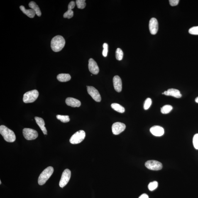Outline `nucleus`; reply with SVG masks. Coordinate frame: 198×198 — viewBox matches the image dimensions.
Wrapping results in <instances>:
<instances>
[{
	"mask_svg": "<svg viewBox=\"0 0 198 198\" xmlns=\"http://www.w3.org/2000/svg\"><path fill=\"white\" fill-rule=\"evenodd\" d=\"M103 50L102 51V55L103 56L106 57L107 56L108 52V45L106 43H104L103 45Z\"/></svg>",
	"mask_w": 198,
	"mask_h": 198,
	"instance_id": "nucleus-31",
	"label": "nucleus"
},
{
	"mask_svg": "<svg viewBox=\"0 0 198 198\" xmlns=\"http://www.w3.org/2000/svg\"><path fill=\"white\" fill-rule=\"evenodd\" d=\"M123 57V52L121 49L118 48L116 52V58L117 60L121 61L122 60Z\"/></svg>",
	"mask_w": 198,
	"mask_h": 198,
	"instance_id": "nucleus-24",
	"label": "nucleus"
},
{
	"mask_svg": "<svg viewBox=\"0 0 198 198\" xmlns=\"http://www.w3.org/2000/svg\"><path fill=\"white\" fill-rule=\"evenodd\" d=\"M71 177V171L68 169H65L62 174L60 179L59 186L63 188L67 185L70 180Z\"/></svg>",
	"mask_w": 198,
	"mask_h": 198,
	"instance_id": "nucleus-8",
	"label": "nucleus"
},
{
	"mask_svg": "<svg viewBox=\"0 0 198 198\" xmlns=\"http://www.w3.org/2000/svg\"><path fill=\"white\" fill-rule=\"evenodd\" d=\"M74 16V11L72 10H68L67 12L64 13V17L70 19Z\"/></svg>",
	"mask_w": 198,
	"mask_h": 198,
	"instance_id": "nucleus-28",
	"label": "nucleus"
},
{
	"mask_svg": "<svg viewBox=\"0 0 198 198\" xmlns=\"http://www.w3.org/2000/svg\"><path fill=\"white\" fill-rule=\"evenodd\" d=\"M145 166L150 170L158 171L162 168V164L157 161L154 160H148L145 163Z\"/></svg>",
	"mask_w": 198,
	"mask_h": 198,
	"instance_id": "nucleus-7",
	"label": "nucleus"
},
{
	"mask_svg": "<svg viewBox=\"0 0 198 198\" xmlns=\"http://www.w3.org/2000/svg\"><path fill=\"white\" fill-rule=\"evenodd\" d=\"M126 126L124 123L121 122H116L112 125V133L114 135L119 134L126 129Z\"/></svg>",
	"mask_w": 198,
	"mask_h": 198,
	"instance_id": "nucleus-10",
	"label": "nucleus"
},
{
	"mask_svg": "<svg viewBox=\"0 0 198 198\" xmlns=\"http://www.w3.org/2000/svg\"><path fill=\"white\" fill-rule=\"evenodd\" d=\"M158 22L156 18H152L149 23V29L151 34H156L158 30Z\"/></svg>",
	"mask_w": 198,
	"mask_h": 198,
	"instance_id": "nucleus-11",
	"label": "nucleus"
},
{
	"mask_svg": "<svg viewBox=\"0 0 198 198\" xmlns=\"http://www.w3.org/2000/svg\"><path fill=\"white\" fill-rule=\"evenodd\" d=\"M179 1V0H170L169 1V3L171 6H175L178 5Z\"/></svg>",
	"mask_w": 198,
	"mask_h": 198,
	"instance_id": "nucleus-32",
	"label": "nucleus"
},
{
	"mask_svg": "<svg viewBox=\"0 0 198 198\" xmlns=\"http://www.w3.org/2000/svg\"><path fill=\"white\" fill-rule=\"evenodd\" d=\"M150 131L154 136L160 137L165 133V130L162 127L159 126H153L150 128Z\"/></svg>",
	"mask_w": 198,
	"mask_h": 198,
	"instance_id": "nucleus-13",
	"label": "nucleus"
},
{
	"mask_svg": "<svg viewBox=\"0 0 198 198\" xmlns=\"http://www.w3.org/2000/svg\"><path fill=\"white\" fill-rule=\"evenodd\" d=\"M20 8L21 11L24 14H26L27 16L29 17L30 18H33L34 17L36 13L33 9H26L25 7L23 6H20Z\"/></svg>",
	"mask_w": 198,
	"mask_h": 198,
	"instance_id": "nucleus-18",
	"label": "nucleus"
},
{
	"mask_svg": "<svg viewBox=\"0 0 198 198\" xmlns=\"http://www.w3.org/2000/svg\"><path fill=\"white\" fill-rule=\"evenodd\" d=\"M65 41L63 37L60 35L54 37L51 42V47L54 52H60L65 46Z\"/></svg>",
	"mask_w": 198,
	"mask_h": 198,
	"instance_id": "nucleus-1",
	"label": "nucleus"
},
{
	"mask_svg": "<svg viewBox=\"0 0 198 198\" xmlns=\"http://www.w3.org/2000/svg\"><path fill=\"white\" fill-rule=\"evenodd\" d=\"M35 121H36V123L40 127V129L42 130V132L43 133L44 135L47 134V130L46 128L45 127V122L43 118L38 117H35Z\"/></svg>",
	"mask_w": 198,
	"mask_h": 198,
	"instance_id": "nucleus-17",
	"label": "nucleus"
},
{
	"mask_svg": "<svg viewBox=\"0 0 198 198\" xmlns=\"http://www.w3.org/2000/svg\"><path fill=\"white\" fill-rule=\"evenodd\" d=\"M53 172V167L51 166L47 167L44 170L39 176L38 180V184L40 185H43L45 184L52 176Z\"/></svg>",
	"mask_w": 198,
	"mask_h": 198,
	"instance_id": "nucleus-3",
	"label": "nucleus"
},
{
	"mask_svg": "<svg viewBox=\"0 0 198 198\" xmlns=\"http://www.w3.org/2000/svg\"><path fill=\"white\" fill-rule=\"evenodd\" d=\"M193 143L194 148L198 150V134L194 135L193 138Z\"/></svg>",
	"mask_w": 198,
	"mask_h": 198,
	"instance_id": "nucleus-29",
	"label": "nucleus"
},
{
	"mask_svg": "<svg viewBox=\"0 0 198 198\" xmlns=\"http://www.w3.org/2000/svg\"><path fill=\"white\" fill-rule=\"evenodd\" d=\"M57 79L61 82H67L71 80V77L69 74H61L57 75Z\"/></svg>",
	"mask_w": 198,
	"mask_h": 198,
	"instance_id": "nucleus-20",
	"label": "nucleus"
},
{
	"mask_svg": "<svg viewBox=\"0 0 198 198\" xmlns=\"http://www.w3.org/2000/svg\"><path fill=\"white\" fill-rule=\"evenodd\" d=\"M113 84L115 90L118 93L121 92L122 89V83L119 76H115L113 78Z\"/></svg>",
	"mask_w": 198,
	"mask_h": 198,
	"instance_id": "nucleus-14",
	"label": "nucleus"
},
{
	"mask_svg": "<svg viewBox=\"0 0 198 198\" xmlns=\"http://www.w3.org/2000/svg\"><path fill=\"white\" fill-rule=\"evenodd\" d=\"M195 101L196 102L198 103V97L196 98L195 99Z\"/></svg>",
	"mask_w": 198,
	"mask_h": 198,
	"instance_id": "nucleus-35",
	"label": "nucleus"
},
{
	"mask_svg": "<svg viewBox=\"0 0 198 198\" xmlns=\"http://www.w3.org/2000/svg\"><path fill=\"white\" fill-rule=\"evenodd\" d=\"M173 109V107L170 105H166L164 106L161 108V112L162 114H166L170 113L172 110Z\"/></svg>",
	"mask_w": 198,
	"mask_h": 198,
	"instance_id": "nucleus-22",
	"label": "nucleus"
},
{
	"mask_svg": "<svg viewBox=\"0 0 198 198\" xmlns=\"http://www.w3.org/2000/svg\"><path fill=\"white\" fill-rule=\"evenodd\" d=\"M85 137V132L83 130H80L72 135L69 141L73 144H77L81 143L84 139Z\"/></svg>",
	"mask_w": 198,
	"mask_h": 198,
	"instance_id": "nucleus-5",
	"label": "nucleus"
},
{
	"mask_svg": "<svg viewBox=\"0 0 198 198\" xmlns=\"http://www.w3.org/2000/svg\"><path fill=\"white\" fill-rule=\"evenodd\" d=\"M111 107L118 112L123 113L124 112L125 109L123 106L117 103H113L111 104Z\"/></svg>",
	"mask_w": 198,
	"mask_h": 198,
	"instance_id": "nucleus-21",
	"label": "nucleus"
},
{
	"mask_svg": "<svg viewBox=\"0 0 198 198\" xmlns=\"http://www.w3.org/2000/svg\"><path fill=\"white\" fill-rule=\"evenodd\" d=\"M85 0H77L76 3L77 5V8L79 9H83L86 6Z\"/></svg>",
	"mask_w": 198,
	"mask_h": 198,
	"instance_id": "nucleus-25",
	"label": "nucleus"
},
{
	"mask_svg": "<svg viewBox=\"0 0 198 198\" xmlns=\"http://www.w3.org/2000/svg\"><path fill=\"white\" fill-rule=\"evenodd\" d=\"M0 133L4 140L8 143H13L16 140L14 132L4 125L0 126Z\"/></svg>",
	"mask_w": 198,
	"mask_h": 198,
	"instance_id": "nucleus-2",
	"label": "nucleus"
},
{
	"mask_svg": "<svg viewBox=\"0 0 198 198\" xmlns=\"http://www.w3.org/2000/svg\"><path fill=\"white\" fill-rule=\"evenodd\" d=\"M158 183L157 181L152 182L149 184L148 187L149 190L152 191L155 190L158 187Z\"/></svg>",
	"mask_w": 198,
	"mask_h": 198,
	"instance_id": "nucleus-26",
	"label": "nucleus"
},
{
	"mask_svg": "<svg viewBox=\"0 0 198 198\" xmlns=\"http://www.w3.org/2000/svg\"><path fill=\"white\" fill-rule=\"evenodd\" d=\"M164 94L167 96H171L177 98H180L182 97V94L178 90L174 89H169L167 91H165Z\"/></svg>",
	"mask_w": 198,
	"mask_h": 198,
	"instance_id": "nucleus-16",
	"label": "nucleus"
},
{
	"mask_svg": "<svg viewBox=\"0 0 198 198\" xmlns=\"http://www.w3.org/2000/svg\"><path fill=\"white\" fill-rule=\"evenodd\" d=\"M57 118L63 123L68 122L70 121V118L69 116L67 115H57L56 116Z\"/></svg>",
	"mask_w": 198,
	"mask_h": 198,
	"instance_id": "nucleus-23",
	"label": "nucleus"
},
{
	"mask_svg": "<svg viewBox=\"0 0 198 198\" xmlns=\"http://www.w3.org/2000/svg\"><path fill=\"white\" fill-rule=\"evenodd\" d=\"M88 93L96 102H100L101 100L100 94L99 91L93 86H87Z\"/></svg>",
	"mask_w": 198,
	"mask_h": 198,
	"instance_id": "nucleus-9",
	"label": "nucleus"
},
{
	"mask_svg": "<svg viewBox=\"0 0 198 198\" xmlns=\"http://www.w3.org/2000/svg\"><path fill=\"white\" fill-rule=\"evenodd\" d=\"M23 134L27 140H33L38 137V132L34 130L29 128H25L23 130Z\"/></svg>",
	"mask_w": 198,
	"mask_h": 198,
	"instance_id": "nucleus-6",
	"label": "nucleus"
},
{
	"mask_svg": "<svg viewBox=\"0 0 198 198\" xmlns=\"http://www.w3.org/2000/svg\"><path fill=\"white\" fill-rule=\"evenodd\" d=\"M189 33L190 34L198 35V26L194 27L189 30Z\"/></svg>",
	"mask_w": 198,
	"mask_h": 198,
	"instance_id": "nucleus-30",
	"label": "nucleus"
},
{
	"mask_svg": "<svg viewBox=\"0 0 198 198\" xmlns=\"http://www.w3.org/2000/svg\"><path fill=\"white\" fill-rule=\"evenodd\" d=\"M65 102L68 105L72 107H79L81 105L80 101L73 98H67L66 99Z\"/></svg>",
	"mask_w": 198,
	"mask_h": 198,
	"instance_id": "nucleus-15",
	"label": "nucleus"
},
{
	"mask_svg": "<svg viewBox=\"0 0 198 198\" xmlns=\"http://www.w3.org/2000/svg\"><path fill=\"white\" fill-rule=\"evenodd\" d=\"M0 184H1V181H0Z\"/></svg>",
	"mask_w": 198,
	"mask_h": 198,
	"instance_id": "nucleus-36",
	"label": "nucleus"
},
{
	"mask_svg": "<svg viewBox=\"0 0 198 198\" xmlns=\"http://www.w3.org/2000/svg\"><path fill=\"white\" fill-rule=\"evenodd\" d=\"M139 198H149V196L146 194H142Z\"/></svg>",
	"mask_w": 198,
	"mask_h": 198,
	"instance_id": "nucleus-34",
	"label": "nucleus"
},
{
	"mask_svg": "<svg viewBox=\"0 0 198 198\" xmlns=\"http://www.w3.org/2000/svg\"><path fill=\"white\" fill-rule=\"evenodd\" d=\"M75 6V3L74 2L72 1L69 3L68 6V10H72Z\"/></svg>",
	"mask_w": 198,
	"mask_h": 198,
	"instance_id": "nucleus-33",
	"label": "nucleus"
},
{
	"mask_svg": "<svg viewBox=\"0 0 198 198\" xmlns=\"http://www.w3.org/2000/svg\"><path fill=\"white\" fill-rule=\"evenodd\" d=\"M89 70L91 73L97 74L99 72V68L97 63L93 58H90L89 61Z\"/></svg>",
	"mask_w": 198,
	"mask_h": 198,
	"instance_id": "nucleus-12",
	"label": "nucleus"
},
{
	"mask_svg": "<svg viewBox=\"0 0 198 198\" xmlns=\"http://www.w3.org/2000/svg\"><path fill=\"white\" fill-rule=\"evenodd\" d=\"M39 95L38 91L36 90L28 91L24 95L23 102L25 103L33 102L38 99Z\"/></svg>",
	"mask_w": 198,
	"mask_h": 198,
	"instance_id": "nucleus-4",
	"label": "nucleus"
},
{
	"mask_svg": "<svg viewBox=\"0 0 198 198\" xmlns=\"http://www.w3.org/2000/svg\"><path fill=\"white\" fill-rule=\"evenodd\" d=\"M152 103V99L150 98H147L145 101L143 108L145 110H148L151 105Z\"/></svg>",
	"mask_w": 198,
	"mask_h": 198,
	"instance_id": "nucleus-27",
	"label": "nucleus"
},
{
	"mask_svg": "<svg viewBox=\"0 0 198 198\" xmlns=\"http://www.w3.org/2000/svg\"><path fill=\"white\" fill-rule=\"evenodd\" d=\"M29 6L30 8H31L34 11L37 16L38 17L41 16L42 14L41 11H40L39 8V7L36 4V3L35 2H34L32 1L29 4Z\"/></svg>",
	"mask_w": 198,
	"mask_h": 198,
	"instance_id": "nucleus-19",
	"label": "nucleus"
}]
</instances>
